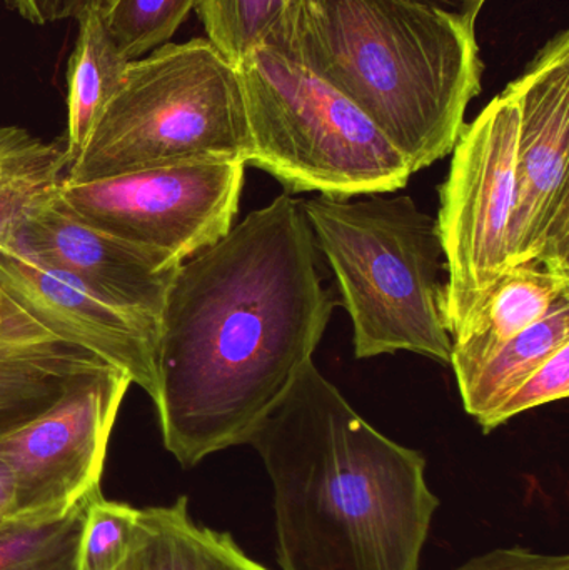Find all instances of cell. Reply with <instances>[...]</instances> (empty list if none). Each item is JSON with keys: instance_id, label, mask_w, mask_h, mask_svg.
<instances>
[{"instance_id": "cell-14", "label": "cell", "mask_w": 569, "mask_h": 570, "mask_svg": "<svg viewBox=\"0 0 569 570\" xmlns=\"http://www.w3.org/2000/svg\"><path fill=\"white\" fill-rule=\"evenodd\" d=\"M119 570H271L229 532L194 521L186 495L170 505L139 509L133 549Z\"/></svg>"}, {"instance_id": "cell-15", "label": "cell", "mask_w": 569, "mask_h": 570, "mask_svg": "<svg viewBox=\"0 0 569 570\" xmlns=\"http://www.w3.org/2000/svg\"><path fill=\"white\" fill-rule=\"evenodd\" d=\"M110 367L62 341H0V438L52 407L82 375Z\"/></svg>"}, {"instance_id": "cell-19", "label": "cell", "mask_w": 569, "mask_h": 570, "mask_svg": "<svg viewBox=\"0 0 569 570\" xmlns=\"http://www.w3.org/2000/svg\"><path fill=\"white\" fill-rule=\"evenodd\" d=\"M99 492L62 511L13 515L0 528V570H79L87 512Z\"/></svg>"}, {"instance_id": "cell-26", "label": "cell", "mask_w": 569, "mask_h": 570, "mask_svg": "<svg viewBox=\"0 0 569 570\" xmlns=\"http://www.w3.org/2000/svg\"><path fill=\"white\" fill-rule=\"evenodd\" d=\"M410 2L436 10V12L457 20L461 26L477 30L478 17L488 0H410Z\"/></svg>"}, {"instance_id": "cell-17", "label": "cell", "mask_w": 569, "mask_h": 570, "mask_svg": "<svg viewBox=\"0 0 569 570\" xmlns=\"http://www.w3.org/2000/svg\"><path fill=\"white\" fill-rule=\"evenodd\" d=\"M565 345H569V297L561 298L543 318L507 342L467 384L460 385L464 411L480 424Z\"/></svg>"}, {"instance_id": "cell-2", "label": "cell", "mask_w": 569, "mask_h": 570, "mask_svg": "<svg viewBox=\"0 0 569 570\" xmlns=\"http://www.w3.org/2000/svg\"><path fill=\"white\" fill-rule=\"evenodd\" d=\"M281 570H421L440 499L426 459L364 421L310 362L251 438Z\"/></svg>"}, {"instance_id": "cell-23", "label": "cell", "mask_w": 569, "mask_h": 570, "mask_svg": "<svg viewBox=\"0 0 569 570\" xmlns=\"http://www.w3.org/2000/svg\"><path fill=\"white\" fill-rule=\"evenodd\" d=\"M569 394V345L561 347L557 354L551 355L541 364L500 409L488 415L480 428L484 434L507 424L511 419L540 405L560 401Z\"/></svg>"}, {"instance_id": "cell-4", "label": "cell", "mask_w": 569, "mask_h": 570, "mask_svg": "<svg viewBox=\"0 0 569 570\" xmlns=\"http://www.w3.org/2000/svg\"><path fill=\"white\" fill-rule=\"evenodd\" d=\"M301 206L353 322L354 355L404 351L450 364L436 219L410 196H314Z\"/></svg>"}, {"instance_id": "cell-5", "label": "cell", "mask_w": 569, "mask_h": 570, "mask_svg": "<svg viewBox=\"0 0 569 570\" xmlns=\"http://www.w3.org/2000/svg\"><path fill=\"white\" fill-rule=\"evenodd\" d=\"M239 69L207 39L164 43L129 62L63 180L87 183L199 160L249 164Z\"/></svg>"}, {"instance_id": "cell-12", "label": "cell", "mask_w": 569, "mask_h": 570, "mask_svg": "<svg viewBox=\"0 0 569 570\" xmlns=\"http://www.w3.org/2000/svg\"><path fill=\"white\" fill-rule=\"evenodd\" d=\"M2 246L156 324L179 269L166 257L87 226L53 197L27 216Z\"/></svg>"}, {"instance_id": "cell-18", "label": "cell", "mask_w": 569, "mask_h": 570, "mask_svg": "<svg viewBox=\"0 0 569 570\" xmlns=\"http://www.w3.org/2000/svg\"><path fill=\"white\" fill-rule=\"evenodd\" d=\"M69 169L66 144L0 127V246L27 216L56 196Z\"/></svg>"}, {"instance_id": "cell-7", "label": "cell", "mask_w": 569, "mask_h": 570, "mask_svg": "<svg viewBox=\"0 0 569 570\" xmlns=\"http://www.w3.org/2000/svg\"><path fill=\"white\" fill-rule=\"evenodd\" d=\"M518 122L517 102L504 89L464 124L440 189L436 223L448 276L441 312L453 341L510 269Z\"/></svg>"}, {"instance_id": "cell-24", "label": "cell", "mask_w": 569, "mask_h": 570, "mask_svg": "<svg viewBox=\"0 0 569 570\" xmlns=\"http://www.w3.org/2000/svg\"><path fill=\"white\" fill-rule=\"evenodd\" d=\"M453 570H569V556L508 546L474 556Z\"/></svg>"}, {"instance_id": "cell-21", "label": "cell", "mask_w": 569, "mask_h": 570, "mask_svg": "<svg viewBox=\"0 0 569 570\" xmlns=\"http://www.w3.org/2000/svg\"><path fill=\"white\" fill-rule=\"evenodd\" d=\"M287 0H199L207 40L234 66L266 42Z\"/></svg>"}, {"instance_id": "cell-9", "label": "cell", "mask_w": 569, "mask_h": 570, "mask_svg": "<svg viewBox=\"0 0 569 570\" xmlns=\"http://www.w3.org/2000/svg\"><path fill=\"white\" fill-rule=\"evenodd\" d=\"M520 112L510 267L569 273V32L555 33L508 83Z\"/></svg>"}, {"instance_id": "cell-11", "label": "cell", "mask_w": 569, "mask_h": 570, "mask_svg": "<svg viewBox=\"0 0 569 570\" xmlns=\"http://www.w3.org/2000/svg\"><path fill=\"white\" fill-rule=\"evenodd\" d=\"M159 324L109 304L69 277L0 246V341H62L157 397Z\"/></svg>"}, {"instance_id": "cell-13", "label": "cell", "mask_w": 569, "mask_h": 570, "mask_svg": "<svg viewBox=\"0 0 569 570\" xmlns=\"http://www.w3.org/2000/svg\"><path fill=\"white\" fill-rule=\"evenodd\" d=\"M569 297V273L541 264L510 267L494 285L470 327L454 338L450 365L458 387L467 384L501 347Z\"/></svg>"}, {"instance_id": "cell-22", "label": "cell", "mask_w": 569, "mask_h": 570, "mask_svg": "<svg viewBox=\"0 0 569 570\" xmlns=\"http://www.w3.org/2000/svg\"><path fill=\"white\" fill-rule=\"evenodd\" d=\"M137 518L139 509L107 501L99 492L87 512L79 570H119L133 549Z\"/></svg>"}, {"instance_id": "cell-6", "label": "cell", "mask_w": 569, "mask_h": 570, "mask_svg": "<svg viewBox=\"0 0 569 570\" xmlns=\"http://www.w3.org/2000/svg\"><path fill=\"white\" fill-rule=\"evenodd\" d=\"M251 134L249 164L287 193L357 197L403 189L406 157L313 72L266 46L237 66Z\"/></svg>"}, {"instance_id": "cell-10", "label": "cell", "mask_w": 569, "mask_h": 570, "mask_svg": "<svg viewBox=\"0 0 569 570\" xmlns=\"http://www.w3.org/2000/svg\"><path fill=\"white\" fill-rule=\"evenodd\" d=\"M130 384L114 367L82 375L52 407L0 438L16 515L62 511L100 489L114 422Z\"/></svg>"}, {"instance_id": "cell-27", "label": "cell", "mask_w": 569, "mask_h": 570, "mask_svg": "<svg viewBox=\"0 0 569 570\" xmlns=\"http://www.w3.org/2000/svg\"><path fill=\"white\" fill-rule=\"evenodd\" d=\"M16 515V495H13L12 478L6 464L0 461V528Z\"/></svg>"}, {"instance_id": "cell-3", "label": "cell", "mask_w": 569, "mask_h": 570, "mask_svg": "<svg viewBox=\"0 0 569 570\" xmlns=\"http://www.w3.org/2000/svg\"><path fill=\"white\" fill-rule=\"evenodd\" d=\"M263 46L356 106L413 173L453 153L483 87L477 30L410 0H287Z\"/></svg>"}, {"instance_id": "cell-16", "label": "cell", "mask_w": 569, "mask_h": 570, "mask_svg": "<svg viewBox=\"0 0 569 570\" xmlns=\"http://www.w3.org/2000/svg\"><path fill=\"white\" fill-rule=\"evenodd\" d=\"M79 39L69 63L67 132L69 167L82 153L100 112L122 86L129 60L119 52L104 27L99 10L79 17Z\"/></svg>"}, {"instance_id": "cell-25", "label": "cell", "mask_w": 569, "mask_h": 570, "mask_svg": "<svg viewBox=\"0 0 569 570\" xmlns=\"http://www.w3.org/2000/svg\"><path fill=\"white\" fill-rule=\"evenodd\" d=\"M10 6L37 26L63 19H79L89 10H100L106 0H9Z\"/></svg>"}, {"instance_id": "cell-20", "label": "cell", "mask_w": 569, "mask_h": 570, "mask_svg": "<svg viewBox=\"0 0 569 570\" xmlns=\"http://www.w3.org/2000/svg\"><path fill=\"white\" fill-rule=\"evenodd\" d=\"M199 0H106L104 27L129 62L169 42Z\"/></svg>"}, {"instance_id": "cell-8", "label": "cell", "mask_w": 569, "mask_h": 570, "mask_svg": "<svg viewBox=\"0 0 569 570\" xmlns=\"http://www.w3.org/2000/svg\"><path fill=\"white\" fill-rule=\"evenodd\" d=\"M244 170L237 160H199L62 180L53 199L87 226L180 266L233 229Z\"/></svg>"}, {"instance_id": "cell-1", "label": "cell", "mask_w": 569, "mask_h": 570, "mask_svg": "<svg viewBox=\"0 0 569 570\" xmlns=\"http://www.w3.org/2000/svg\"><path fill=\"white\" fill-rule=\"evenodd\" d=\"M336 305L290 193L180 264L157 331L164 448L189 469L249 444L313 362Z\"/></svg>"}]
</instances>
